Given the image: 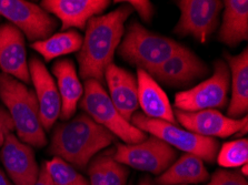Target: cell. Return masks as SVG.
Returning a JSON list of instances; mask_svg holds the SVG:
<instances>
[{
  "label": "cell",
  "mask_w": 248,
  "mask_h": 185,
  "mask_svg": "<svg viewBox=\"0 0 248 185\" xmlns=\"http://www.w3.org/2000/svg\"><path fill=\"white\" fill-rule=\"evenodd\" d=\"M119 2L125 5L92 18L86 26L82 44L77 54L79 75L84 80L93 79L103 85L105 70L114 63L115 52L125 33V22L134 11L126 2Z\"/></svg>",
  "instance_id": "1"
},
{
  "label": "cell",
  "mask_w": 248,
  "mask_h": 185,
  "mask_svg": "<svg viewBox=\"0 0 248 185\" xmlns=\"http://www.w3.org/2000/svg\"><path fill=\"white\" fill-rule=\"evenodd\" d=\"M114 141L110 131L84 112L56 126L48 151L73 168L85 170L97 153Z\"/></svg>",
  "instance_id": "2"
},
{
  "label": "cell",
  "mask_w": 248,
  "mask_h": 185,
  "mask_svg": "<svg viewBox=\"0 0 248 185\" xmlns=\"http://www.w3.org/2000/svg\"><path fill=\"white\" fill-rule=\"evenodd\" d=\"M0 99L11 116L20 141L38 149L47 145L33 90L8 74L0 73Z\"/></svg>",
  "instance_id": "3"
},
{
  "label": "cell",
  "mask_w": 248,
  "mask_h": 185,
  "mask_svg": "<svg viewBox=\"0 0 248 185\" xmlns=\"http://www.w3.org/2000/svg\"><path fill=\"white\" fill-rule=\"evenodd\" d=\"M182 44L170 38L160 36L133 20L117 48L118 56L130 65L150 72L178 51Z\"/></svg>",
  "instance_id": "4"
},
{
  "label": "cell",
  "mask_w": 248,
  "mask_h": 185,
  "mask_svg": "<svg viewBox=\"0 0 248 185\" xmlns=\"http://www.w3.org/2000/svg\"><path fill=\"white\" fill-rule=\"evenodd\" d=\"M79 107L95 122L123 140L125 144H136L147 139L146 132L139 130L123 118L112 104L103 85L93 79L85 80L84 94L79 101Z\"/></svg>",
  "instance_id": "5"
},
{
  "label": "cell",
  "mask_w": 248,
  "mask_h": 185,
  "mask_svg": "<svg viewBox=\"0 0 248 185\" xmlns=\"http://www.w3.org/2000/svg\"><path fill=\"white\" fill-rule=\"evenodd\" d=\"M130 123L139 130L160 139L171 148L194 154L208 163H213L218 153L219 143L216 139L195 134L166 121L148 118L142 112L135 113Z\"/></svg>",
  "instance_id": "6"
},
{
  "label": "cell",
  "mask_w": 248,
  "mask_h": 185,
  "mask_svg": "<svg viewBox=\"0 0 248 185\" xmlns=\"http://www.w3.org/2000/svg\"><path fill=\"white\" fill-rule=\"evenodd\" d=\"M231 72L224 60L214 63V73L202 84L175 96V107L185 112H196L226 107Z\"/></svg>",
  "instance_id": "7"
},
{
  "label": "cell",
  "mask_w": 248,
  "mask_h": 185,
  "mask_svg": "<svg viewBox=\"0 0 248 185\" xmlns=\"http://www.w3.org/2000/svg\"><path fill=\"white\" fill-rule=\"evenodd\" d=\"M114 158L126 167L160 175L174 163L177 152L167 143L152 135L136 144L117 143Z\"/></svg>",
  "instance_id": "8"
},
{
  "label": "cell",
  "mask_w": 248,
  "mask_h": 185,
  "mask_svg": "<svg viewBox=\"0 0 248 185\" xmlns=\"http://www.w3.org/2000/svg\"><path fill=\"white\" fill-rule=\"evenodd\" d=\"M0 16L32 43L49 38L58 27V21L47 11L25 0H0Z\"/></svg>",
  "instance_id": "9"
},
{
  "label": "cell",
  "mask_w": 248,
  "mask_h": 185,
  "mask_svg": "<svg viewBox=\"0 0 248 185\" xmlns=\"http://www.w3.org/2000/svg\"><path fill=\"white\" fill-rule=\"evenodd\" d=\"M176 3L180 10V17L174 32L179 36H191L198 43H205L218 28L223 1L180 0Z\"/></svg>",
  "instance_id": "10"
},
{
  "label": "cell",
  "mask_w": 248,
  "mask_h": 185,
  "mask_svg": "<svg viewBox=\"0 0 248 185\" xmlns=\"http://www.w3.org/2000/svg\"><path fill=\"white\" fill-rule=\"evenodd\" d=\"M175 118L187 131L206 138H228L231 135L247 133V116L242 119H231L219 111L202 110L185 112L176 109Z\"/></svg>",
  "instance_id": "11"
},
{
  "label": "cell",
  "mask_w": 248,
  "mask_h": 185,
  "mask_svg": "<svg viewBox=\"0 0 248 185\" xmlns=\"http://www.w3.org/2000/svg\"><path fill=\"white\" fill-rule=\"evenodd\" d=\"M208 73L207 65L185 46H182L163 65L149 72L154 80L168 86L188 85Z\"/></svg>",
  "instance_id": "12"
},
{
  "label": "cell",
  "mask_w": 248,
  "mask_h": 185,
  "mask_svg": "<svg viewBox=\"0 0 248 185\" xmlns=\"http://www.w3.org/2000/svg\"><path fill=\"white\" fill-rule=\"evenodd\" d=\"M0 161L14 185H35L40 169L30 145L20 141L13 132L7 135L0 150Z\"/></svg>",
  "instance_id": "13"
},
{
  "label": "cell",
  "mask_w": 248,
  "mask_h": 185,
  "mask_svg": "<svg viewBox=\"0 0 248 185\" xmlns=\"http://www.w3.org/2000/svg\"><path fill=\"white\" fill-rule=\"evenodd\" d=\"M28 67L30 80L35 88V94L38 101L41 126L44 130L49 131L59 119L62 111V100L57 85L39 58L31 57Z\"/></svg>",
  "instance_id": "14"
},
{
  "label": "cell",
  "mask_w": 248,
  "mask_h": 185,
  "mask_svg": "<svg viewBox=\"0 0 248 185\" xmlns=\"http://www.w3.org/2000/svg\"><path fill=\"white\" fill-rule=\"evenodd\" d=\"M0 69L22 84L31 82L25 36L9 22L0 25Z\"/></svg>",
  "instance_id": "15"
},
{
  "label": "cell",
  "mask_w": 248,
  "mask_h": 185,
  "mask_svg": "<svg viewBox=\"0 0 248 185\" xmlns=\"http://www.w3.org/2000/svg\"><path fill=\"white\" fill-rule=\"evenodd\" d=\"M107 0H44L40 7L62 21V30H85L90 19L100 16L108 8Z\"/></svg>",
  "instance_id": "16"
},
{
  "label": "cell",
  "mask_w": 248,
  "mask_h": 185,
  "mask_svg": "<svg viewBox=\"0 0 248 185\" xmlns=\"http://www.w3.org/2000/svg\"><path fill=\"white\" fill-rule=\"evenodd\" d=\"M104 78L109 89L108 96L112 104L123 118L130 122L131 116L139 108L137 78L128 70L114 63L106 68Z\"/></svg>",
  "instance_id": "17"
},
{
  "label": "cell",
  "mask_w": 248,
  "mask_h": 185,
  "mask_svg": "<svg viewBox=\"0 0 248 185\" xmlns=\"http://www.w3.org/2000/svg\"><path fill=\"white\" fill-rule=\"evenodd\" d=\"M138 104L144 114L155 120L176 123V118L168 97L148 72L137 69Z\"/></svg>",
  "instance_id": "18"
},
{
  "label": "cell",
  "mask_w": 248,
  "mask_h": 185,
  "mask_svg": "<svg viewBox=\"0 0 248 185\" xmlns=\"http://www.w3.org/2000/svg\"><path fill=\"white\" fill-rule=\"evenodd\" d=\"M52 74L57 79L58 92L62 100V111L59 118L67 121L74 116L82 94L84 85L79 80V75L75 63L70 59L57 60L51 68Z\"/></svg>",
  "instance_id": "19"
},
{
  "label": "cell",
  "mask_w": 248,
  "mask_h": 185,
  "mask_svg": "<svg viewBox=\"0 0 248 185\" xmlns=\"http://www.w3.org/2000/svg\"><path fill=\"white\" fill-rule=\"evenodd\" d=\"M232 77V98L227 109L231 119H239L248 111V50L247 48L237 56L224 52Z\"/></svg>",
  "instance_id": "20"
},
{
  "label": "cell",
  "mask_w": 248,
  "mask_h": 185,
  "mask_svg": "<svg viewBox=\"0 0 248 185\" xmlns=\"http://www.w3.org/2000/svg\"><path fill=\"white\" fill-rule=\"evenodd\" d=\"M223 22L218 31V40L231 48H236L248 39V1H223Z\"/></svg>",
  "instance_id": "21"
},
{
  "label": "cell",
  "mask_w": 248,
  "mask_h": 185,
  "mask_svg": "<svg viewBox=\"0 0 248 185\" xmlns=\"http://www.w3.org/2000/svg\"><path fill=\"white\" fill-rule=\"evenodd\" d=\"M204 161L194 154L185 153L156 179L158 185L199 184L209 181Z\"/></svg>",
  "instance_id": "22"
},
{
  "label": "cell",
  "mask_w": 248,
  "mask_h": 185,
  "mask_svg": "<svg viewBox=\"0 0 248 185\" xmlns=\"http://www.w3.org/2000/svg\"><path fill=\"white\" fill-rule=\"evenodd\" d=\"M82 44V37L75 30H67L54 33L47 39L31 43V48L44 57L46 61H51L58 57L78 52Z\"/></svg>",
  "instance_id": "23"
},
{
  "label": "cell",
  "mask_w": 248,
  "mask_h": 185,
  "mask_svg": "<svg viewBox=\"0 0 248 185\" xmlns=\"http://www.w3.org/2000/svg\"><path fill=\"white\" fill-rule=\"evenodd\" d=\"M44 163L55 185H89L84 175L62 158L54 157Z\"/></svg>",
  "instance_id": "24"
},
{
  "label": "cell",
  "mask_w": 248,
  "mask_h": 185,
  "mask_svg": "<svg viewBox=\"0 0 248 185\" xmlns=\"http://www.w3.org/2000/svg\"><path fill=\"white\" fill-rule=\"evenodd\" d=\"M217 163L224 169L239 168L248 162V140L238 139L223 144L217 153Z\"/></svg>",
  "instance_id": "25"
},
{
  "label": "cell",
  "mask_w": 248,
  "mask_h": 185,
  "mask_svg": "<svg viewBox=\"0 0 248 185\" xmlns=\"http://www.w3.org/2000/svg\"><path fill=\"white\" fill-rule=\"evenodd\" d=\"M129 170L114 158V153H104V185H126Z\"/></svg>",
  "instance_id": "26"
},
{
  "label": "cell",
  "mask_w": 248,
  "mask_h": 185,
  "mask_svg": "<svg viewBox=\"0 0 248 185\" xmlns=\"http://www.w3.org/2000/svg\"><path fill=\"white\" fill-rule=\"evenodd\" d=\"M206 185H248L247 179L239 171L217 170Z\"/></svg>",
  "instance_id": "27"
},
{
  "label": "cell",
  "mask_w": 248,
  "mask_h": 185,
  "mask_svg": "<svg viewBox=\"0 0 248 185\" xmlns=\"http://www.w3.org/2000/svg\"><path fill=\"white\" fill-rule=\"evenodd\" d=\"M89 185H104V153L96 156L89 162Z\"/></svg>",
  "instance_id": "28"
},
{
  "label": "cell",
  "mask_w": 248,
  "mask_h": 185,
  "mask_svg": "<svg viewBox=\"0 0 248 185\" xmlns=\"http://www.w3.org/2000/svg\"><path fill=\"white\" fill-rule=\"evenodd\" d=\"M129 5L133 10L136 11L141 18L142 21L150 22L154 16V6L148 0H129V1H124Z\"/></svg>",
  "instance_id": "29"
},
{
  "label": "cell",
  "mask_w": 248,
  "mask_h": 185,
  "mask_svg": "<svg viewBox=\"0 0 248 185\" xmlns=\"http://www.w3.org/2000/svg\"><path fill=\"white\" fill-rule=\"evenodd\" d=\"M15 130L11 116L5 108L0 105V149L5 142L7 135Z\"/></svg>",
  "instance_id": "30"
},
{
  "label": "cell",
  "mask_w": 248,
  "mask_h": 185,
  "mask_svg": "<svg viewBox=\"0 0 248 185\" xmlns=\"http://www.w3.org/2000/svg\"><path fill=\"white\" fill-rule=\"evenodd\" d=\"M35 185H55L54 182L51 181L49 174H48L46 167H45V163H43V165H41L38 180H37Z\"/></svg>",
  "instance_id": "31"
},
{
  "label": "cell",
  "mask_w": 248,
  "mask_h": 185,
  "mask_svg": "<svg viewBox=\"0 0 248 185\" xmlns=\"http://www.w3.org/2000/svg\"><path fill=\"white\" fill-rule=\"evenodd\" d=\"M0 185H14L13 182L8 180V177L6 176L1 169H0Z\"/></svg>",
  "instance_id": "32"
},
{
  "label": "cell",
  "mask_w": 248,
  "mask_h": 185,
  "mask_svg": "<svg viewBox=\"0 0 248 185\" xmlns=\"http://www.w3.org/2000/svg\"><path fill=\"white\" fill-rule=\"evenodd\" d=\"M138 185H154V184H153V181L150 180V177L145 176L140 180V182H139Z\"/></svg>",
  "instance_id": "33"
},
{
  "label": "cell",
  "mask_w": 248,
  "mask_h": 185,
  "mask_svg": "<svg viewBox=\"0 0 248 185\" xmlns=\"http://www.w3.org/2000/svg\"><path fill=\"white\" fill-rule=\"evenodd\" d=\"M247 168H248V165L247 164H244L243 167H242V170H240V173H242V175L243 176H247V174H248V172H247Z\"/></svg>",
  "instance_id": "34"
}]
</instances>
